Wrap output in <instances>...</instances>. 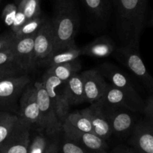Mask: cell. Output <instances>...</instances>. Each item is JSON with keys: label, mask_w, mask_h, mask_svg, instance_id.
Listing matches in <instances>:
<instances>
[{"label": "cell", "mask_w": 153, "mask_h": 153, "mask_svg": "<svg viewBox=\"0 0 153 153\" xmlns=\"http://www.w3.org/2000/svg\"><path fill=\"white\" fill-rule=\"evenodd\" d=\"M55 38L52 54L77 47L75 37L79 25V13L74 0H55L52 20Z\"/></svg>", "instance_id": "obj_1"}, {"label": "cell", "mask_w": 153, "mask_h": 153, "mask_svg": "<svg viewBox=\"0 0 153 153\" xmlns=\"http://www.w3.org/2000/svg\"><path fill=\"white\" fill-rule=\"evenodd\" d=\"M117 3L121 37L126 44L139 45L146 24L148 0H117Z\"/></svg>", "instance_id": "obj_2"}, {"label": "cell", "mask_w": 153, "mask_h": 153, "mask_svg": "<svg viewBox=\"0 0 153 153\" xmlns=\"http://www.w3.org/2000/svg\"><path fill=\"white\" fill-rule=\"evenodd\" d=\"M34 86L41 118V131L49 137H56L62 131V124L58 120L55 108L41 82H36Z\"/></svg>", "instance_id": "obj_3"}, {"label": "cell", "mask_w": 153, "mask_h": 153, "mask_svg": "<svg viewBox=\"0 0 153 153\" xmlns=\"http://www.w3.org/2000/svg\"><path fill=\"white\" fill-rule=\"evenodd\" d=\"M127 68L152 93L153 95V77L146 69L139 52V45L128 43L117 50Z\"/></svg>", "instance_id": "obj_4"}, {"label": "cell", "mask_w": 153, "mask_h": 153, "mask_svg": "<svg viewBox=\"0 0 153 153\" xmlns=\"http://www.w3.org/2000/svg\"><path fill=\"white\" fill-rule=\"evenodd\" d=\"M30 78L26 73L8 78L0 82V110L13 111L17 101L29 84Z\"/></svg>", "instance_id": "obj_5"}, {"label": "cell", "mask_w": 153, "mask_h": 153, "mask_svg": "<svg viewBox=\"0 0 153 153\" xmlns=\"http://www.w3.org/2000/svg\"><path fill=\"white\" fill-rule=\"evenodd\" d=\"M40 82L50 99L58 120L63 125L70 113V108L64 94V83L48 72L44 73Z\"/></svg>", "instance_id": "obj_6"}, {"label": "cell", "mask_w": 153, "mask_h": 153, "mask_svg": "<svg viewBox=\"0 0 153 153\" xmlns=\"http://www.w3.org/2000/svg\"><path fill=\"white\" fill-rule=\"evenodd\" d=\"M99 71L105 79H107L111 82V85L123 91L138 105L143 108H144L145 102L143 101L137 92L129 78L117 67L110 63H105L100 66Z\"/></svg>", "instance_id": "obj_7"}, {"label": "cell", "mask_w": 153, "mask_h": 153, "mask_svg": "<svg viewBox=\"0 0 153 153\" xmlns=\"http://www.w3.org/2000/svg\"><path fill=\"white\" fill-rule=\"evenodd\" d=\"M19 114L22 123L31 128L36 126L41 131V118L37 100V93L34 85H28L19 98Z\"/></svg>", "instance_id": "obj_8"}, {"label": "cell", "mask_w": 153, "mask_h": 153, "mask_svg": "<svg viewBox=\"0 0 153 153\" xmlns=\"http://www.w3.org/2000/svg\"><path fill=\"white\" fill-rule=\"evenodd\" d=\"M64 137L79 145L89 153H108L107 143L94 134L83 132L73 128L67 123L62 125Z\"/></svg>", "instance_id": "obj_9"}, {"label": "cell", "mask_w": 153, "mask_h": 153, "mask_svg": "<svg viewBox=\"0 0 153 153\" xmlns=\"http://www.w3.org/2000/svg\"><path fill=\"white\" fill-rule=\"evenodd\" d=\"M55 38L52 21L46 19L34 36V49L36 65H41L52 54Z\"/></svg>", "instance_id": "obj_10"}, {"label": "cell", "mask_w": 153, "mask_h": 153, "mask_svg": "<svg viewBox=\"0 0 153 153\" xmlns=\"http://www.w3.org/2000/svg\"><path fill=\"white\" fill-rule=\"evenodd\" d=\"M97 103L105 108H125L131 112H143V110L126 94L111 84H108L104 95Z\"/></svg>", "instance_id": "obj_11"}, {"label": "cell", "mask_w": 153, "mask_h": 153, "mask_svg": "<svg viewBox=\"0 0 153 153\" xmlns=\"http://www.w3.org/2000/svg\"><path fill=\"white\" fill-rule=\"evenodd\" d=\"M30 127L19 120L10 135L0 146V153H28Z\"/></svg>", "instance_id": "obj_12"}, {"label": "cell", "mask_w": 153, "mask_h": 153, "mask_svg": "<svg viewBox=\"0 0 153 153\" xmlns=\"http://www.w3.org/2000/svg\"><path fill=\"white\" fill-rule=\"evenodd\" d=\"M85 102L95 104L104 95L108 83L98 70H88L82 73Z\"/></svg>", "instance_id": "obj_13"}, {"label": "cell", "mask_w": 153, "mask_h": 153, "mask_svg": "<svg viewBox=\"0 0 153 153\" xmlns=\"http://www.w3.org/2000/svg\"><path fill=\"white\" fill-rule=\"evenodd\" d=\"M80 112L91 122L96 135L105 141L110 138L112 131L104 108L95 103Z\"/></svg>", "instance_id": "obj_14"}, {"label": "cell", "mask_w": 153, "mask_h": 153, "mask_svg": "<svg viewBox=\"0 0 153 153\" xmlns=\"http://www.w3.org/2000/svg\"><path fill=\"white\" fill-rule=\"evenodd\" d=\"M34 36L16 39L12 48L16 64L25 73L34 70L37 66L34 58Z\"/></svg>", "instance_id": "obj_15"}, {"label": "cell", "mask_w": 153, "mask_h": 153, "mask_svg": "<svg viewBox=\"0 0 153 153\" xmlns=\"http://www.w3.org/2000/svg\"><path fill=\"white\" fill-rule=\"evenodd\" d=\"M130 143L137 153H153V125L145 122L134 126Z\"/></svg>", "instance_id": "obj_16"}, {"label": "cell", "mask_w": 153, "mask_h": 153, "mask_svg": "<svg viewBox=\"0 0 153 153\" xmlns=\"http://www.w3.org/2000/svg\"><path fill=\"white\" fill-rule=\"evenodd\" d=\"M104 108L107 114L112 134L124 135L134 128V117L131 114L117 109Z\"/></svg>", "instance_id": "obj_17"}, {"label": "cell", "mask_w": 153, "mask_h": 153, "mask_svg": "<svg viewBox=\"0 0 153 153\" xmlns=\"http://www.w3.org/2000/svg\"><path fill=\"white\" fill-rule=\"evenodd\" d=\"M64 94L70 106L85 102V90L82 75L77 73L64 83Z\"/></svg>", "instance_id": "obj_18"}, {"label": "cell", "mask_w": 153, "mask_h": 153, "mask_svg": "<svg viewBox=\"0 0 153 153\" xmlns=\"http://www.w3.org/2000/svg\"><path fill=\"white\" fill-rule=\"evenodd\" d=\"M115 45L110 39L105 37H98L89 44L82 48V55L94 58H106L114 52Z\"/></svg>", "instance_id": "obj_19"}, {"label": "cell", "mask_w": 153, "mask_h": 153, "mask_svg": "<svg viewBox=\"0 0 153 153\" xmlns=\"http://www.w3.org/2000/svg\"><path fill=\"white\" fill-rule=\"evenodd\" d=\"M81 69H82V65L80 61L77 59L70 62L49 67L46 72L54 75L59 80L65 83L73 76L77 74Z\"/></svg>", "instance_id": "obj_20"}, {"label": "cell", "mask_w": 153, "mask_h": 153, "mask_svg": "<svg viewBox=\"0 0 153 153\" xmlns=\"http://www.w3.org/2000/svg\"><path fill=\"white\" fill-rule=\"evenodd\" d=\"M81 55H82V48L75 47L72 48V49H65V50L59 51V52L52 54L43 62V64L51 67H53V66L59 65V64L77 60Z\"/></svg>", "instance_id": "obj_21"}, {"label": "cell", "mask_w": 153, "mask_h": 153, "mask_svg": "<svg viewBox=\"0 0 153 153\" xmlns=\"http://www.w3.org/2000/svg\"><path fill=\"white\" fill-rule=\"evenodd\" d=\"M18 121L17 115L10 112L0 111V146L10 135Z\"/></svg>", "instance_id": "obj_22"}, {"label": "cell", "mask_w": 153, "mask_h": 153, "mask_svg": "<svg viewBox=\"0 0 153 153\" xmlns=\"http://www.w3.org/2000/svg\"><path fill=\"white\" fill-rule=\"evenodd\" d=\"M64 123H67L71 126L79 131L94 134V128L91 126V122L80 111L69 113Z\"/></svg>", "instance_id": "obj_23"}, {"label": "cell", "mask_w": 153, "mask_h": 153, "mask_svg": "<svg viewBox=\"0 0 153 153\" xmlns=\"http://www.w3.org/2000/svg\"><path fill=\"white\" fill-rule=\"evenodd\" d=\"M46 18L41 16L34 18L30 20H27L23 25L19 29V31L14 33V37L16 39H20L22 37H29V36L35 35L37 31L43 25Z\"/></svg>", "instance_id": "obj_24"}, {"label": "cell", "mask_w": 153, "mask_h": 153, "mask_svg": "<svg viewBox=\"0 0 153 153\" xmlns=\"http://www.w3.org/2000/svg\"><path fill=\"white\" fill-rule=\"evenodd\" d=\"M88 11L98 19H104L109 10L108 0H83Z\"/></svg>", "instance_id": "obj_25"}, {"label": "cell", "mask_w": 153, "mask_h": 153, "mask_svg": "<svg viewBox=\"0 0 153 153\" xmlns=\"http://www.w3.org/2000/svg\"><path fill=\"white\" fill-rule=\"evenodd\" d=\"M17 9L24 13L27 20L42 15L40 0H20L17 4Z\"/></svg>", "instance_id": "obj_26"}, {"label": "cell", "mask_w": 153, "mask_h": 153, "mask_svg": "<svg viewBox=\"0 0 153 153\" xmlns=\"http://www.w3.org/2000/svg\"><path fill=\"white\" fill-rule=\"evenodd\" d=\"M49 143L43 134H37L30 143L28 153H45Z\"/></svg>", "instance_id": "obj_27"}, {"label": "cell", "mask_w": 153, "mask_h": 153, "mask_svg": "<svg viewBox=\"0 0 153 153\" xmlns=\"http://www.w3.org/2000/svg\"><path fill=\"white\" fill-rule=\"evenodd\" d=\"M17 12V4L14 2L8 3L4 6L1 12V18L7 26L11 27Z\"/></svg>", "instance_id": "obj_28"}, {"label": "cell", "mask_w": 153, "mask_h": 153, "mask_svg": "<svg viewBox=\"0 0 153 153\" xmlns=\"http://www.w3.org/2000/svg\"><path fill=\"white\" fill-rule=\"evenodd\" d=\"M25 74L19 67L16 66H6L0 67V82L8 78Z\"/></svg>", "instance_id": "obj_29"}, {"label": "cell", "mask_w": 153, "mask_h": 153, "mask_svg": "<svg viewBox=\"0 0 153 153\" xmlns=\"http://www.w3.org/2000/svg\"><path fill=\"white\" fill-rule=\"evenodd\" d=\"M16 38L14 34L10 31H6L0 35V52L13 48Z\"/></svg>", "instance_id": "obj_30"}, {"label": "cell", "mask_w": 153, "mask_h": 153, "mask_svg": "<svg viewBox=\"0 0 153 153\" xmlns=\"http://www.w3.org/2000/svg\"><path fill=\"white\" fill-rule=\"evenodd\" d=\"M61 153H89L85 150L83 148L66 137H64L61 143Z\"/></svg>", "instance_id": "obj_31"}, {"label": "cell", "mask_w": 153, "mask_h": 153, "mask_svg": "<svg viewBox=\"0 0 153 153\" xmlns=\"http://www.w3.org/2000/svg\"><path fill=\"white\" fill-rule=\"evenodd\" d=\"M6 66H16V58L13 49L0 52V67H6Z\"/></svg>", "instance_id": "obj_32"}, {"label": "cell", "mask_w": 153, "mask_h": 153, "mask_svg": "<svg viewBox=\"0 0 153 153\" xmlns=\"http://www.w3.org/2000/svg\"><path fill=\"white\" fill-rule=\"evenodd\" d=\"M143 113L144 114L147 122L153 125V95L148 97L145 101Z\"/></svg>", "instance_id": "obj_33"}, {"label": "cell", "mask_w": 153, "mask_h": 153, "mask_svg": "<svg viewBox=\"0 0 153 153\" xmlns=\"http://www.w3.org/2000/svg\"><path fill=\"white\" fill-rule=\"evenodd\" d=\"M26 21L27 19L26 18H25V16L24 15V13H22L20 10L17 9V12H16L14 21H13L11 27H10L12 32L14 34L16 31H19V28L25 24V22H26Z\"/></svg>", "instance_id": "obj_34"}, {"label": "cell", "mask_w": 153, "mask_h": 153, "mask_svg": "<svg viewBox=\"0 0 153 153\" xmlns=\"http://www.w3.org/2000/svg\"><path fill=\"white\" fill-rule=\"evenodd\" d=\"M58 149H59L58 143V141L55 140V141H53L49 143V146L46 149L45 153H58Z\"/></svg>", "instance_id": "obj_35"}, {"label": "cell", "mask_w": 153, "mask_h": 153, "mask_svg": "<svg viewBox=\"0 0 153 153\" xmlns=\"http://www.w3.org/2000/svg\"><path fill=\"white\" fill-rule=\"evenodd\" d=\"M111 153H137L134 149H130L128 148L121 147L116 148Z\"/></svg>", "instance_id": "obj_36"}, {"label": "cell", "mask_w": 153, "mask_h": 153, "mask_svg": "<svg viewBox=\"0 0 153 153\" xmlns=\"http://www.w3.org/2000/svg\"><path fill=\"white\" fill-rule=\"evenodd\" d=\"M147 25L150 27H153V13L152 15V17H151L150 19L147 22Z\"/></svg>", "instance_id": "obj_37"}, {"label": "cell", "mask_w": 153, "mask_h": 153, "mask_svg": "<svg viewBox=\"0 0 153 153\" xmlns=\"http://www.w3.org/2000/svg\"><path fill=\"white\" fill-rule=\"evenodd\" d=\"M19 1H20V0H14V3H16V4H17L19 2Z\"/></svg>", "instance_id": "obj_38"}, {"label": "cell", "mask_w": 153, "mask_h": 153, "mask_svg": "<svg viewBox=\"0 0 153 153\" xmlns=\"http://www.w3.org/2000/svg\"><path fill=\"white\" fill-rule=\"evenodd\" d=\"M113 1H117V0H113Z\"/></svg>", "instance_id": "obj_39"}, {"label": "cell", "mask_w": 153, "mask_h": 153, "mask_svg": "<svg viewBox=\"0 0 153 153\" xmlns=\"http://www.w3.org/2000/svg\"></svg>", "instance_id": "obj_40"}]
</instances>
